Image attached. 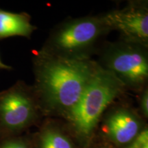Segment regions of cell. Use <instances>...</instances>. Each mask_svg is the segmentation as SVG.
<instances>
[{
	"mask_svg": "<svg viewBox=\"0 0 148 148\" xmlns=\"http://www.w3.org/2000/svg\"><path fill=\"white\" fill-rule=\"evenodd\" d=\"M110 31L102 15L69 18L51 31L40 51L71 60H89Z\"/></svg>",
	"mask_w": 148,
	"mask_h": 148,
	"instance_id": "2",
	"label": "cell"
},
{
	"mask_svg": "<svg viewBox=\"0 0 148 148\" xmlns=\"http://www.w3.org/2000/svg\"><path fill=\"white\" fill-rule=\"evenodd\" d=\"M41 113L32 86L17 82L0 92V128L16 132L32 124Z\"/></svg>",
	"mask_w": 148,
	"mask_h": 148,
	"instance_id": "5",
	"label": "cell"
},
{
	"mask_svg": "<svg viewBox=\"0 0 148 148\" xmlns=\"http://www.w3.org/2000/svg\"><path fill=\"white\" fill-rule=\"evenodd\" d=\"M139 108L145 117L148 116V90L146 87L140 91L139 97Z\"/></svg>",
	"mask_w": 148,
	"mask_h": 148,
	"instance_id": "12",
	"label": "cell"
},
{
	"mask_svg": "<svg viewBox=\"0 0 148 148\" xmlns=\"http://www.w3.org/2000/svg\"><path fill=\"white\" fill-rule=\"evenodd\" d=\"M101 129L109 141L119 146L128 145L143 130L139 116L126 105L112 107L106 114Z\"/></svg>",
	"mask_w": 148,
	"mask_h": 148,
	"instance_id": "7",
	"label": "cell"
},
{
	"mask_svg": "<svg viewBox=\"0 0 148 148\" xmlns=\"http://www.w3.org/2000/svg\"><path fill=\"white\" fill-rule=\"evenodd\" d=\"M125 90L114 75L100 66L65 118L77 136L84 141L89 139L103 114Z\"/></svg>",
	"mask_w": 148,
	"mask_h": 148,
	"instance_id": "3",
	"label": "cell"
},
{
	"mask_svg": "<svg viewBox=\"0 0 148 148\" xmlns=\"http://www.w3.org/2000/svg\"><path fill=\"white\" fill-rule=\"evenodd\" d=\"M12 69V67L8 65H6V64H5L1 60V59H0V69H5V70H10Z\"/></svg>",
	"mask_w": 148,
	"mask_h": 148,
	"instance_id": "13",
	"label": "cell"
},
{
	"mask_svg": "<svg viewBox=\"0 0 148 148\" xmlns=\"http://www.w3.org/2000/svg\"><path fill=\"white\" fill-rule=\"evenodd\" d=\"M102 17L110 30L120 33L121 40L148 47V9L145 1H132Z\"/></svg>",
	"mask_w": 148,
	"mask_h": 148,
	"instance_id": "6",
	"label": "cell"
},
{
	"mask_svg": "<svg viewBox=\"0 0 148 148\" xmlns=\"http://www.w3.org/2000/svg\"><path fill=\"white\" fill-rule=\"evenodd\" d=\"M0 148H30L28 143L22 138H12L3 142Z\"/></svg>",
	"mask_w": 148,
	"mask_h": 148,
	"instance_id": "11",
	"label": "cell"
},
{
	"mask_svg": "<svg viewBox=\"0 0 148 148\" xmlns=\"http://www.w3.org/2000/svg\"><path fill=\"white\" fill-rule=\"evenodd\" d=\"M32 86L40 112L66 118L76 106L100 66L95 61L71 60L38 51L33 61Z\"/></svg>",
	"mask_w": 148,
	"mask_h": 148,
	"instance_id": "1",
	"label": "cell"
},
{
	"mask_svg": "<svg viewBox=\"0 0 148 148\" xmlns=\"http://www.w3.org/2000/svg\"><path fill=\"white\" fill-rule=\"evenodd\" d=\"M99 65L114 75L125 89L141 91L148 79V53L145 46L125 41L108 42L100 50Z\"/></svg>",
	"mask_w": 148,
	"mask_h": 148,
	"instance_id": "4",
	"label": "cell"
},
{
	"mask_svg": "<svg viewBox=\"0 0 148 148\" xmlns=\"http://www.w3.org/2000/svg\"><path fill=\"white\" fill-rule=\"evenodd\" d=\"M36 29L27 13H14L0 8V40L12 36L29 38Z\"/></svg>",
	"mask_w": 148,
	"mask_h": 148,
	"instance_id": "8",
	"label": "cell"
},
{
	"mask_svg": "<svg viewBox=\"0 0 148 148\" xmlns=\"http://www.w3.org/2000/svg\"><path fill=\"white\" fill-rule=\"evenodd\" d=\"M147 145H148V130L144 128L134 139L124 148H143Z\"/></svg>",
	"mask_w": 148,
	"mask_h": 148,
	"instance_id": "10",
	"label": "cell"
},
{
	"mask_svg": "<svg viewBox=\"0 0 148 148\" xmlns=\"http://www.w3.org/2000/svg\"><path fill=\"white\" fill-rule=\"evenodd\" d=\"M38 148H75L71 140L62 131L47 126L38 136Z\"/></svg>",
	"mask_w": 148,
	"mask_h": 148,
	"instance_id": "9",
	"label": "cell"
},
{
	"mask_svg": "<svg viewBox=\"0 0 148 148\" xmlns=\"http://www.w3.org/2000/svg\"><path fill=\"white\" fill-rule=\"evenodd\" d=\"M143 148H148V145H145V147H143Z\"/></svg>",
	"mask_w": 148,
	"mask_h": 148,
	"instance_id": "14",
	"label": "cell"
}]
</instances>
